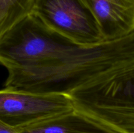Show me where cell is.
<instances>
[{"label":"cell","instance_id":"obj_1","mask_svg":"<svg viewBox=\"0 0 134 133\" xmlns=\"http://www.w3.org/2000/svg\"><path fill=\"white\" fill-rule=\"evenodd\" d=\"M134 67V32L98 45L80 47L47 63L8 68L5 88L69 95L74 90Z\"/></svg>","mask_w":134,"mask_h":133},{"label":"cell","instance_id":"obj_2","mask_svg":"<svg viewBox=\"0 0 134 133\" xmlns=\"http://www.w3.org/2000/svg\"><path fill=\"white\" fill-rule=\"evenodd\" d=\"M80 47L30 13L0 37V65L6 69L36 66Z\"/></svg>","mask_w":134,"mask_h":133},{"label":"cell","instance_id":"obj_3","mask_svg":"<svg viewBox=\"0 0 134 133\" xmlns=\"http://www.w3.org/2000/svg\"><path fill=\"white\" fill-rule=\"evenodd\" d=\"M73 109L128 133H134V67L69 94Z\"/></svg>","mask_w":134,"mask_h":133},{"label":"cell","instance_id":"obj_4","mask_svg":"<svg viewBox=\"0 0 134 133\" xmlns=\"http://www.w3.org/2000/svg\"><path fill=\"white\" fill-rule=\"evenodd\" d=\"M31 13L80 46L105 41L96 19L82 0H35Z\"/></svg>","mask_w":134,"mask_h":133},{"label":"cell","instance_id":"obj_5","mask_svg":"<svg viewBox=\"0 0 134 133\" xmlns=\"http://www.w3.org/2000/svg\"><path fill=\"white\" fill-rule=\"evenodd\" d=\"M73 109L68 95L38 93L5 88L0 90V121L23 127Z\"/></svg>","mask_w":134,"mask_h":133},{"label":"cell","instance_id":"obj_6","mask_svg":"<svg viewBox=\"0 0 134 133\" xmlns=\"http://www.w3.org/2000/svg\"><path fill=\"white\" fill-rule=\"evenodd\" d=\"M96 19L105 40L134 32V0H82Z\"/></svg>","mask_w":134,"mask_h":133},{"label":"cell","instance_id":"obj_7","mask_svg":"<svg viewBox=\"0 0 134 133\" xmlns=\"http://www.w3.org/2000/svg\"><path fill=\"white\" fill-rule=\"evenodd\" d=\"M18 129L21 133H128L75 109Z\"/></svg>","mask_w":134,"mask_h":133},{"label":"cell","instance_id":"obj_8","mask_svg":"<svg viewBox=\"0 0 134 133\" xmlns=\"http://www.w3.org/2000/svg\"><path fill=\"white\" fill-rule=\"evenodd\" d=\"M35 0H0V37L31 13Z\"/></svg>","mask_w":134,"mask_h":133},{"label":"cell","instance_id":"obj_9","mask_svg":"<svg viewBox=\"0 0 134 133\" xmlns=\"http://www.w3.org/2000/svg\"><path fill=\"white\" fill-rule=\"evenodd\" d=\"M0 133H21L18 129L0 121Z\"/></svg>","mask_w":134,"mask_h":133}]
</instances>
